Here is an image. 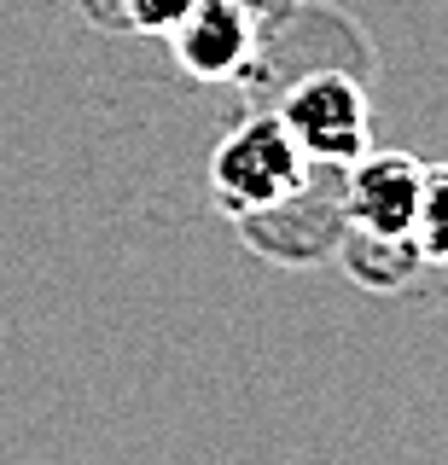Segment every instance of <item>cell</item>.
<instances>
[{
    "label": "cell",
    "mask_w": 448,
    "mask_h": 465,
    "mask_svg": "<svg viewBox=\"0 0 448 465\" xmlns=\"http://www.w3.org/2000/svg\"><path fill=\"white\" fill-rule=\"evenodd\" d=\"M244 244L268 262H285V268H309V262H326L343 239V169L309 163L297 193L263 203V210L234 215Z\"/></svg>",
    "instance_id": "1"
},
{
    "label": "cell",
    "mask_w": 448,
    "mask_h": 465,
    "mask_svg": "<svg viewBox=\"0 0 448 465\" xmlns=\"http://www.w3.org/2000/svg\"><path fill=\"white\" fill-rule=\"evenodd\" d=\"M280 123L292 128L297 152L309 163L326 169H350L361 152H367L373 128H367V94H361L355 70H303V76L285 87Z\"/></svg>",
    "instance_id": "2"
},
{
    "label": "cell",
    "mask_w": 448,
    "mask_h": 465,
    "mask_svg": "<svg viewBox=\"0 0 448 465\" xmlns=\"http://www.w3.org/2000/svg\"><path fill=\"white\" fill-rule=\"evenodd\" d=\"M303 174H309V157L297 152V140L280 123V111H268V116L239 123L234 134L215 145L210 186H215V203L227 215H244V210H263V203L297 193Z\"/></svg>",
    "instance_id": "3"
},
{
    "label": "cell",
    "mask_w": 448,
    "mask_h": 465,
    "mask_svg": "<svg viewBox=\"0 0 448 465\" xmlns=\"http://www.w3.org/2000/svg\"><path fill=\"white\" fill-rule=\"evenodd\" d=\"M169 41H175V64L198 82H244L268 58V35L239 0H193Z\"/></svg>",
    "instance_id": "4"
},
{
    "label": "cell",
    "mask_w": 448,
    "mask_h": 465,
    "mask_svg": "<svg viewBox=\"0 0 448 465\" xmlns=\"http://www.w3.org/2000/svg\"><path fill=\"white\" fill-rule=\"evenodd\" d=\"M419 181H425V163H419V157H408V152H361L355 163L343 169V227L413 239Z\"/></svg>",
    "instance_id": "5"
},
{
    "label": "cell",
    "mask_w": 448,
    "mask_h": 465,
    "mask_svg": "<svg viewBox=\"0 0 448 465\" xmlns=\"http://www.w3.org/2000/svg\"><path fill=\"white\" fill-rule=\"evenodd\" d=\"M338 256L350 262V273L373 291H396L413 280L419 268V244L413 239H396V232H367V227H343L338 239Z\"/></svg>",
    "instance_id": "6"
},
{
    "label": "cell",
    "mask_w": 448,
    "mask_h": 465,
    "mask_svg": "<svg viewBox=\"0 0 448 465\" xmlns=\"http://www.w3.org/2000/svg\"><path fill=\"white\" fill-rule=\"evenodd\" d=\"M413 244L419 262H448V169H425V181H419Z\"/></svg>",
    "instance_id": "7"
},
{
    "label": "cell",
    "mask_w": 448,
    "mask_h": 465,
    "mask_svg": "<svg viewBox=\"0 0 448 465\" xmlns=\"http://www.w3.org/2000/svg\"><path fill=\"white\" fill-rule=\"evenodd\" d=\"M88 18L111 24V29H146V35H169L193 0H82Z\"/></svg>",
    "instance_id": "8"
},
{
    "label": "cell",
    "mask_w": 448,
    "mask_h": 465,
    "mask_svg": "<svg viewBox=\"0 0 448 465\" xmlns=\"http://www.w3.org/2000/svg\"><path fill=\"white\" fill-rule=\"evenodd\" d=\"M239 6H244V12L256 18V29H263L268 41L280 35V29L292 24V18H297V0H239Z\"/></svg>",
    "instance_id": "9"
}]
</instances>
